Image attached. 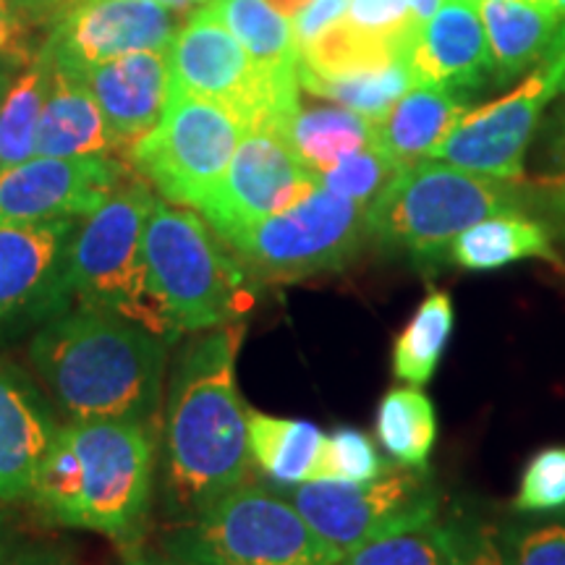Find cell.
I'll list each match as a JSON object with an SVG mask.
<instances>
[{
	"instance_id": "46",
	"label": "cell",
	"mask_w": 565,
	"mask_h": 565,
	"mask_svg": "<svg viewBox=\"0 0 565 565\" xmlns=\"http://www.w3.org/2000/svg\"><path fill=\"white\" fill-rule=\"evenodd\" d=\"M406 3L412 6V11L416 13V19L427 21L437 11V6H440L443 0H406Z\"/></svg>"
},
{
	"instance_id": "13",
	"label": "cell",
	"mask_w": 565,
	"mask_h": 565,
	"mask_svg": "<svg viewBox=\"0 0 565 565\" xmlns=\"http://www.w3.org/2000/svg\"><path fill=\"white\" fill-rule=\"evenodd\" d=\"M320 186L315 171L275 126L246 129L228 171L200 210L212 231L228 242L233 233L291 210Z\"/></svg>"
},
{
	"instance_id": "28",
	"label": "cell",
	"mask_w": 565,
	"mask_h": 565,
	"mask_svg": "<svg viewBox=\"0 0 565 565\" xmlns=\"http://www.w3.org/2000/svg\"><path fill=\"white\" fill-rule=\"evenodd\" d=\"M51 84L53 61L40 45L0 103V171L34 158V134H38Z\"/></svg>"
},
{
	"instance_id": "44",
	"label": "cell",
	"mask_w": 565,
	"mask_h": 565,
	"mask_svg": "<svg viewBox=\"0 0 565 565\" xmlns=\"http://www.w3.org/2000/svg\"><path fill=\"white\" fill-rule=\"evenodd\" d=\"M126 565H194V563H186L181 561V557H173L168 553L154 555V553H137V550H131L129 557H126Z\"/></svg>"
},
{
	"instance_id": "17",
	"label": "cell",
	"mask_w": 565,
	"mask_h": 565,
	"mask_svg": "<svg viewBox=\"0 0 565 565\" xmlns=\"http://www.w3.org/2000/svg\"><path fill=\"white\" fill-rule=\"evenodd\" d=\"M414 79L469 95L492 76V53L477 0H443L408 53Z\"/></svg>"
},
{
	"instance_id": "27",
	"label": "cell",
	"mask_w": 565,
	"mask_h": 565,
	"mask_svg": "<svg viewBox=\"0 0 565 565\" xmlns=\"http://www.w3.org/2000/svg\"><path fill=\"white\" fill-rule=\"evenodd\" d=\"M454 299L443 288H433L412 320L393 343V374L401 383L424 387L435 377L443 353L454 335Z\"/></svg>"
},
{
	"instance_id": "48",
	"label": "cell",
	"mask_w": 565,
	"mask_h": 565,
	"mask_svg": "<svg viewBox=\"0 0 565 565\" xmlns=\"http://www.w3.org/2000/svg\"><path fill=\"white\" fill-rule=\"evenodd\" d=\"M152 3H158V6H162V9H171L179 13V11L194 9V6H204L207 0H152Z\"/></svg>"
},
{
	"instance_id": "38",
	"label": "cell",
	"mask_w": 565,
	"mask_h": 565,
	"mask_svg": "<svg viewBox=\"0 0 565 565\" xmlns=\"http://www.w3.org/2000/svg\"><path fill=\"white\" fill-rule=\"evenodd\" d=\"M345 6H349V0H312V3H309L307 9L291 21L299 51L303 45H309L317 34L328 30L330 24H335L338 19H343Z\"/></svg>"
},
{
	"instance_id": "9",
	"label": "cell",
	"mask_w": 565,
	"mask_h": 565,
	"mask_svg": "<svg viewBox=\"0 0 565 565\" xmlns=\"http://www.w3.org/2000/svg\"><path fill=\"white\" fill-rule=\"evenodd\" d=\"M244 131L223 105L173 87L158 126L134 141L126 158L162 200L200 210L228 171Z\"/></svg>"
},
{
	"instance_id": "1",
	"label": "cell",
	"mask_w": 565,
	"mask_h": 565,
	"mask_svg": "<svg viewBox=\"0 0 565 565\" xmlns=\"http://www.w3.org/2000/svg\"><path fill=\"white\" fill-rule=\"evenodd\" d=\"M244 335V320L196 333L173 366L162 445L166 498L181 519L200 513L249 477V408L236 383Z\"/></svg>"
},
{
	"instance_id": "47",
	"label": "cell",
	"mask_w": 565,
	"mask_h": 565,
	"mask_svg": "<svg viewBox=\"0 0 565 565\" xmlns=\"http://www.w3.org/2000/svg\"><path fill=\"white\" fill-rule=\"evenodd\" d=\"M553 158L557 162V168L565 173V116L561 121V129H557L555 139H553Z\"/></svg>"
},
{
	"instance_id": "24",
	"label": "cell",
	"mask_w": 565,
	"mask_h": 565,
	"mask_svg": "<svg viewBox=\"0 0 565 565\" xmlns=\"http://www.w3.org/2000/svg\"><path fill=\"white\" fill-rule=\"evenodd\" d=\"M204 6L242 42L267 76L288 87H301V51L296 45L291 19L275 11L267 0H207Z\"/></svg>"
},
{
	"instance_id": "35",
	"label": "cell",
	"mask_w": 565,
	"mask_h": 565,
	"mask_svg": "<svg viewBox=\"0 0 565 565\" xmlns=\"http://www.w3.org/2000/svg\"><path fill=\"white\" fill-rule=\"evenodd\" d=\"M343 19L404 53H412V42L422 26L406 0H349Z\"/></svg>"
},
{
	"instance_id": "34",
	"label": "cell",
	"mask_w": 565,
	"mask_h": 565,
	"mask_svg": "<svg viewBox=\"0 0 565 565\" xmlns=\"http://www.w3.org/2000/svg\"><path fill=\"white\" fill-rule=\"evenodd\" d=\"M513 508L519 513L565 511V445L542 448L529 458Z\"/></svg>"
},
{
	"instance_id": "11",
	"label": "cell",
	"mask_w": 565,
	"mask_h": 565,
	"mask_svg": "<svg viewBox=\"0 0 565 565\" xmlns=\"http://www.w3.org/2000/svg\"><path fill=\"white\" fill-rule=\"evenodd\" d=\"M171 71L173 87L223 105L244 129H282L301 105V87H288L267 76L207 6L189 13L175 30Z\"/></svg>"
},
{
	"instance_id": "45",
	"label": "cell",
	"mask_w": 565,
	"mask_h": 565,
	"mask_svg": "<svg viewBox=\"0 0 565 565\" xmlns=\"http://www.w3.org/2000/svg\"><path fill=\"white\" fill-rule=\"evenodd\" d=\"M267 3H270L278 13H282V17L294 21L309 3H312V0H267Z\"/></svg>"
},
{
	"instance_id": "43",
	"label": "cell",
	"mask_w": 565,
	"mask_h": 565,
	"mask_svg": "<svg viewBox=\"0 0 565 565\" xmlns=\"http://www.w3.org/2000/svg\"><path fill=\"white\" fill-rule=\"evenodd\" d=\"M38 53V51H34ZM24 58H13V55H0V103H3L6 92H9L11 82L17 79V74L24 68Z\"/></svg>"
},
{
	"instance_id": "30",
	"label": "cell",
	"mask_w": 565,
	"mask_h": 565,
	"mask_svg": "<svg viewBox=\"0 0 565 565\" xmlns=\"http://www.w3.org/2000/svg\"><path fill=\"white\" fill-rule=\"evenodd\" d=\"M299 84L301 89L312 92L322 100L341 105V108L374 121V118H383L414 87L416 79L408 58H395L383 68L362 71V74L341 76V79H320V76L299 71Z\"/></svg>"
},
{
	"instance_id": "4",
	"label": "cell",
	"mask_w": 565,
	"mask_h": 565,
	"mask_svg": "<svg viewBox=\"0 0 565 565\" xmlns=\"http://www.w3.org/2000/svg\"><path fill=\"white\" fill-rule=\"evenodd\" d=\"M158 196L131 173L92 215L82 217L63 254V265L40 320L68 307H95L145 324L175 341L162 315L145 259V225Z\"/></svg>"
},
{
	"instance_id": "18",
	"label": "cell",
	"mask_w": 565,
	"mask_h": 565,
	"mask_svg": "<svg viewBox=\"0 0 565 565\" xmlns=\"http://www.w3.org/2000/svg\"><path fill=\"white\" fill-rule=\"evenodd\" d=\"M79 221L0 225V328L19 315L40 320Z\"/></svg>"
},
{
	"instance_id": "33",
	"label": "cell",
	"mask_w": 565,
	"mask_h": 565,
	"mask_svg": "<svg viewBox=\"0 0 565 565\" xmlns=\"http://www.w3.org/2000/svg\"><path fill=\"white\" fill-rule=\"evenodd\" d=\"M401 168H395L391 160L383 158L374 147H364V150L345 154L343 160H338L330 171L317 175L322 189L333 192L345 200H353L359 204H370L374 196L383 192L387 181L398 173Z\"/></svg>"
},
{
	"instance_id": "31",
	"label": "cell",
	"mask_w": 565,
	"mask_h": 565,
	"mask_svg": "<svg viewBox=\"0 0 565 565\" xmlns=\"http://www.w3.org/2000/svg\"><path fill=\"white\" fill-rule=\"evenodd\" d=\"M335 565H450L445 550L443 524L406 529L372 540L353 553L343 555Z\"/></svg>"
},
{
	"instance_id": "15",
	"label": "cell",
	"mask_w": 565,
	"mask_h": 565,
	"mask_svg": "<svg viewBox=\"0 0 565 565\" xmlns=\"http://www.w3.org/2000/svg\"><path fill=\"white\" fill-rule=\"evenodd\" d=\"M134 173L116 154L34 158L0 171V225L87 217Z\"/></svg>"
},
{
	"instance_id": "37",
	"label": "cell",
	"mask_w": 565,
	"mask_h": 565,
	"mask_svg": "<svg viewBox=\"0 0 565 565\" xmlns=\"http://www.w3.org/2000/svg\"><path fill=\"white\" fill-rule=\"evenodd\" d=\"M450 565H505L500 532L484 521L454 519L443 524Z\"/></svg>"
},
{
	"instance_id": "51",
	"label": "cell",
	"mask_w": 565,
	"mask_h": 565,
	"mask_svg": "<svg viewBox=\"0 0 565 565\" xmlns=\"http://www.w3.org/2000/svg\"><path fill=\"white\" fill-rule=\"evenodd\" d=\"M561 92H565V76H563V82H561Z\"/></svg>"
},
{
	"instance_id": "40",
	"label": "cell",
	"mask_w": 565,
	"mask_h": 565,
	"mask_svg": "<svg viewBox=\"0 0 565 565\" xmlns=\"http://www.w3.org/2000/svg\"><path fill=\"white\" fill-rule=\"evenodd\" d=\"M71 3H74V0H9L11 11L17 13V19L26 26V30L42 24L51 26V21Z\"/></svg>"
},
{
	"instance_id": "7",
	"label": "cell",
	"mask_w": 565,
	"mask_h": 565,
	"mask_svg": "<svg viewBox=\"0 0 565 565\" xmlns=\"http://www.w3.org/2000/svg\"><path fill=\"white\" fill-rule=\"evenodd\" d=\"M168 555L194 565H335L303 515L275 490L242 484L162 540Z\"/></svg>"
},
{
	"instance_id": "8",
	"label": "cell",
	"mask_w": 565,
	"mask_h": 565,
	"mask_svg": "<svg viewBox=\"0 0 565 565\" xmlns=\"http://www.w3.org/2000/svg\"><path fill=\"white\" fill-rule=\"evenodd\" d=\"M366 238L364 204L317 186L291 210L233 233L225 244L254 280L294 282L345 270Z\"/></svg>"
},
{
	"instance_id": "42",
	"label": "cell",
	"mask_w": 565,
	"mask_h": 565,
	"mask_svg": "<svg viewBox=\"0 0 565 565\" xmlns=\"http://www.w3.org/2000/svg\"><path fill=\"white\" fill-rule=\"evenodd\" d=\"M542 202H545V210L553 215L555 225L565 236V179L542 186Z\"/></svg>"
},
{
	"instance_id": "29",
	"label": "cell",
	"mask_w": 565,
	"mask_h": 565,
	"mask_svg": "<svg viewBox=\"0 0 565 565\" xmlns=\"http://www.w3.org/2000/svg\"><path fill=\"white\" fill-rule=\"evenodd\" d=\"M374 433L395 463L404 469H427L437 440L435 404L422 387H393L380 401Z\"/></svg>"
},
{
	"instance_id": "2",
	"label": "cell",
	"mask_w": 565,
	"mask_h": 565,
	"mask_svg": "<svg viewBox=\"0 0 565 565\" xmlns=\"http://www.w3.org/2000/svg\"><path fill=\"white\" fill-rule=\"evenodd\" d=\"M171 338L95 307L47 317L30 356L71 419L158 424Z\"/></svg>"
},
{
	"instance_id": "32",
	"label": "cell",
	"mask_w": 565,
	"mask_h": 565,
	"mask_svg": "<svg viewBox=\"0 0 565 565\" xmlns=\"http://www.w3.org/2000/svg\"><path fill=\"white\" fill-rule=\"evenodd\" d=\"M393 466L380 456L377 445L353 427H338L324 443L317 482H374Z\"/></svg>"
},
{
	"instance_id": "5",
	"label": "cell",
	"mask_w": 565,
	"mask_h": 565,
	"mask_svg": "<svg viewBox=\"0 0 565 565\" xmlns=\"http://www.w3.org/2000/svg\"><path fill=\"white\" fill-rule=\"evenodd\" d=\"M192 207L154 200L145 225L150 286L175 333H207L242 320L254 303L252 275Z\"/></svg>"
},
{
	"instance_id": "25",
	"label": "cell",
	"mask_w": 565,
	"mask_h": 565,
	"mask_svg": "<svg viewBox=\"0 0 565 565\" xmlns=\"http://www.w3.org/2000/svg\"><path fill=\"white\" fill-rule=\"evenodd\" d=\"M246 416L252 458L273 484L317 482L328 435L315 422L282 419L252 408Z\"/></svg>"
},
{
	"instance_id": "6",
	"label": "cell",
	"mask_w": 565,
	"mask_h": 565,
	"mask_svg": "<svg viewBox=\"0 0 565 565\" xmlns=\"http://www.w3.org/2000/svg\"><path fill=\"white\" fill-rule=\"evenodd\" d=\"M524 207L526 194L513 181L419 160L401 168L366 204V233L387 252L427 263L440 259L475 223Z\"/></svg>"
},
{
	"instance_id": "20",
	"label": "cell",
	"mask_w": 565,
	"mask_h": 565,
	"mask_svg": "<svg viewBox=\"0 0 565 565\" xmlns=\"http://www.w3.org/2000/svg\"><path fill=\"white\" fill-rule=\"evenodd\" d=\"M466 110L461 92L416 82L383 118L370 121V145L395 168L412 166L429 158Z\"/></svg>"
},
{
	"instance_id": "41",
	"label": "cell",
	"mask_w": 565,
	"mask_h": 565,
	"mask_svg": "<svg viewBox=\"0 0 565 565\" xmlns=\"http://www.w3.org/2000/svg\"><path fill=\"white\" fill-rule=\"evenodd\" d=\"M3 565H76V561L61 545H26L6 557Z\"/></svg>"
},
{
	"instance_id": "50",
	"label": "cell",
	"mask_w": 565,
	"mask_h": 565,
	"mask_svg": "<svg viewBox=\"0 0 565 565\" xmlns=\"http://www.w3.org/2000/svg\"><path fill=\"white\" fill-rule=\"evenodd\" d=\"M529 3L542 6V9L557 13V17L565 19V0H529Z\"/></svg>"
},
{
	"instance_id": "23",
	"label": "cell",
	"mask_w": 565,
	"mask_h": 565,
	"mask_svg": "<svg viewBox=\"0 0 565 565\" xmlns=\"http://www.w3.org/2000/svg\"><path fill=\"white\" fill-rule=\"evenodd\" d=\"M448 254L450 263L475 273L500 270L524 259L557 263L553 231L521 212H503L475 223L454 238Z\"/></svg>"
},
{
	"instance_id": "10",
	"label": "cell",
	"mask_w": 565,
	"mask_h": 565,
	"mask_svg": "<svg viewBox=\"0 0 565 565\" xmlns=\"http://www.w3.org/2000/svg\"><path fill=\"white\" fill-rule=\"evenodd\" d=\"M341 561L366 542L437 521L440 494L427 469H393L374 482L275 484Z\"/></svg>"
},
{
	"instance_id": "49",
	"label": "cell",
	"mask_w": 565,
	"mask_h": 565,
	"mask_svg": "<svg viewBox=\"0 0 565 565\" xmlns=\"http://www.w3.org/2000/svg\"><path fill=\"white\" fill-rule=\"evenodd\" d=\"M11 555V536H9V524L6 519L0 515V565L6 563V557Z\"/></svg>"
},
{
	"instance_id": "12",
	"label": "cell",
	"mask_w": 565,
	"mask_h": 565,
	"mask_svg": "<svg viewBox=\"0 0 565 565\" xmlns=\"http://www.w3.org/2000/svg\"><path fill=\"white\" fill-rule=\"evenodd\" d=\"M565 76V24L550 51L526 79L500 100L466 110L429 160H443L463 171L500 181L524 175V154L540 126L542 110L561 92Z\"/></svg>"
},
{
	"instance_id": "22",
	"label": "cell",
	"mask_w": 565,
	"mask_h": 565,
	"mask_svg": "<svg viewBox=\"0 0 565 565\" xmlns=\"http://www.w3.org/2000/svg\"><path fill=\"white\" fill-rule=\"evenodd\" d=\"M492 53L494 82H511L545 58L563 21L529 0H477Z\"/></svg>"
},
{
	"instance_id": "21",
	"label": "cell",
	"mask_w": 565,
	"mask_h": 565,
	"mask_svg": "<svg viewBox=\"0 0 565 565\" xmlns=\"http://www.w3.org/2000/svg\"><path fill=\"white\" fill-rule=\"evenodd\" d=\"M121 150L105 121L100 105L84 79L53 66V84L42 108L34 154L45 158H84Z\"/></svg>"
},
{
	"instance_id": "36",
	"label": "cell",
	"mask_w": 565,
	"mask_h": 565,
	"mask_svg": "<svg viewBox=\"0 0 565 565\" xmlns=\"http://www.w3.org/2000/svg\"><path fill=\"white\" fill-rule=\"evenodd\" d=\"M505 565H565V515L500 532Z\"/></svg>"
},
{
	"instance_id": "26",
	"label": "cell",
	"mask_w": 565,
	"mask_h": 565,
	"mask_svg": "<svg viewBox=\"0 0 565 565\" xmlns=\"http://www.w3.org/2000/svg\"><path fill=\"white\" fill-rule=\"evenodd\" d=\"M280 131L286 134L288 145L303 160V166L320 175L345 154L370 147L372 124L370 118L341 105H322V108L299 105Z\"/></svg>"
},
{
	"instance_id": "39",
	"label": "cell",
	"mask_w": 565,
	"mask_h": 565,
	"mask_svg": "<svg viewBox=\"0 0 565 565\" xmlns=\"http://www.w3.org/2000/svg\"><path fill=\"white\" fill-rule=\"evenodd\" d=\"M26 26L11 11L9 0H0V55H13V58L30 61L38 47L26 40Z\"/></svg>"
},
{
	"instance_id": "16",
	"label": "cell",
	"mask_w": 565,
	"mask_h": 565,
	"mask_svg": "<svg viewBox=\"0 0 565 565\" xmlns=\"http://www.w3.org/2000/svg\"><path fill=\"white\" fill-rule=\"evenodd\" d=\"M100 105L121 150L150 134L173 92L171 47L137 51L92 66L79 76Z\"/></svg>"
},
{
	"instance_id": "14",
	"label": "cell",
	"mask_w": 565,
	"mask_h": 565,
	"mask_svg": "<svg viewBox=\"0 0 565 565\" xmlns=\"http://www.w3.org/2000/svg\"><path fill=\"white\" fill-rule=\"evenodd\" d=\"M175 30V11L152 0H74L51 21L42 51L55 68L82 76L121 55L171 47Z\"/></svg>"
},
{
	"instance_id": "3",
	"label": "cell",
	"mask_w": 565,
	"mask_h": 565,
	"mask_svg": "<svg viewBox=\"0 0 565 565\" xmlns=\"http://www.w3.org/2000/svg\"><path fill=\"white\" fill-rule=\"evenodd\" d=\"M158 435L129 419H74L58 427L30 500L47 521L131 547L152 505Z\"/></svg>"
},
{
	"instance_id": "19",
	"label": "cell",
	"mask_w": 565,
	"mask_h": 565,
	"mask_svg": "<svg viewBox=\"0 0 565 565\" xmlns=\"http://www.w3.org/2000/svg\"><path fill=\"white\" fill-rule=\"evenodd\" d=\"M55 433L58 424L30 380L0 366V500H30Z\"/></svg>"
}]
</instances>
